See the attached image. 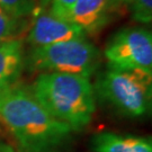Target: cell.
Segmentation results:
<instances>
[{"instance_id": "obj_7", "label": "cell", "mask_w": 152, "mask_h": 152, "mask_svg": "<svg viewBox=\"0 0 152 152\" xmlns=\"http://www.w3.org/2000/svg\"><path fill=\"white\" fill-rule=\"evenodd\" d=\"M115 0H76L69 12V20L81 29L86 36L99 33L108 22L114 9Z\"/></svg>"}, {"instance_id": "obj_14", "label": "cell", "mask_w": 152, "mask_h": 152, "mask_svg": "<svg viewBox=\"0 0 152 152\" xmlns=\"http://www.w3.org/2000/svg\"><path fill=\"white\" fill-rule=\"evenodd\" d=\"M0 152H15V150L5 143H0Z\"/></svg>"}, {"instance_id": "obj_5", "label": "cell", "mask_w": 152, "mask_h": 152, "mask_svg": "<svg viewBox=\"0 0 152 152\" xmlns=\"http://www.w3.org/2000/svg\"><path fill=\"white\" fill-rule=\"evenodd\" d=\"M109 68L152 73V33L143 27H125L115 33L105 51Z\"/></svg>"}, {"instance_id": "obj_3", "label": "cell", "mask_w": 152, "mask_h": 152, "mask_svg": "<svg viewBox=\"0 0 152 152\" xmlns=\"http://www.w3.org/2000/svg\"><path fill=\"white\" fill-rule=\"evenodd\" d=\"M103 102L127 117H141L151 109L152 73L109 68L94 87Z\"/></svg>"}, {"instance_id": "obj_6", "label": "cell", "mask_w": 152, "mask_h": 152, "mask_svg": "<svg viewBox=\"0 0 152 152\" xmlns=\"http://www.w3.org/2000/svg\"><path fill=\"white\" fill-rule=\"evenodd\" d=\"M85 37H87L86 34L72 22L39 6L34 12V22L28 33L27 42L35 49Z\"/></svg>"}, {"instance_id": "obj_9", "label": "cell", "mask_w": 152, "mask_h": 152, "mask_svg": "<svg viewBox=\"0 0 152 152\" xmlns=\"http://www.w3.org/2000/svg\"><path fill=\"white\" fill-rule=\"evenodd\" d=\"M24 68V49L19 39L0 43V95L17 83Z\"/></svg>"}, {"instance_id": "obj_15", "label": "cell", "mask_w": 152, "mask_h": 152, "mask_svg": "<svg viewBox=\"0 0 152 152\" xmlns=\"http://www.w3.org/2000/svg\"><path fill=\"white\" fill-rule=\"evenodd\" d=\"M131 2H132V0H115V4L117 6V8L123 5H130Z\"/></svg>"}, {"instance_id": "obj_8", "label": "cell", "mask_w": 152, "mask_h": 152, "mask_svg": "<svg viewBox=\"0 0 152 152\" xmlns=\"http://www.w3.org/2000/svg\"><path fill=\"white\" fill-rule=\"evenodd\" d=\"M91 147L95 152H152V141L150 137L100 132L92 136Z\"/></svg>"}, {"instance_id": "obj_4", "label": "cell", "mask_w": 152, "mask_h": 152, "mask_svg": "<svg viewBox=\"0 0 152 152\" xmlns=\"http://www.w3.org/2000/svg\"><path fill=\"white\" fill-rule=\"evenodd\" d=\"M100 62L99 50L85 37L32 49L26 65L29 70L41 73L58 72L90 78Z\"/></svg>"}, {"instance_id": "obj_12", "label": "cell", "mask_w": 152, "mask_h": 152, "mask_svg": "<svg viewBox=\"0 0 152 152\" xmlns=\"http://www.w3.org/2000/svg\"><path fill=\"white\" fill-rule=\"evenodd\" d=\"M132 18L140 24H151L152 0H132L130 4Z\"/></svg>"}, {"instance_id": "obj_2", "label": "cell", "mask_w": 152, "mask_h": 152, "mask_svg": "<svg viewBox=\"0 0 152 152\" xmlns=\"http://www.w3.org/2000/svg\"><path fill=\"white\" fill-rule=\"evenodd\" d=\"M32 92L39 104L73 132L90 124L96 110L95 90L90 78L45 72L34 81Z\"/></svg>"}, {"instance_id": "obj_1", "label": "cell", "mask_w": 152, "mask_h": 152, "mask_svg": "<svg viewBox=\"0 0 152 152\" xmlns=\"http://www.w3.org/2000/svg\"><path fill=\"white\" fill-rule=\"evenodd\" d=\"M0 120L23 152H50L73 132L44 108L31 88L18 83L0 95Z\"/></svg>"}, {"instance_id": "obj_13", "label": "cell", "mask_w": 152, "mask_h": 152, "mask_svg": "<svg viewBox=\"0 0 152 152\" xmlns=\"http://www.w3.org/2000/svg\"><path fill=\"white\" fill-rule=\"evenodd\" d=\"M44 5H49L50 10L58 16L69 20V12L76 0H41Z\"/></svg>"}, {"instance_id": "obj_11", "label": "cell", "mask_w": 152, "mask_h": 152, "mask_svg": "<svg viewBox=\"0 0 152 152\" xmlns=\"http://www.w3.org/2000/svg\"><path fill=\"white\" fill-rule=\"evenodd\" d=\"M19 20L0 5V43L15 39L19 31Z\"/></svg>"}, {"instance_id": "obj_10", "label": "cell", "mask_w": 152, "mask_h": 152, "mask_svg": "<svg viewBox=\"0 0 152 152\" xmlns=\"http://www.w3.org/2000/svg\"><path fill=\"white\" fill-rule=\"evenodd\" d=\"M38 0H0V5L17 19L34 15L38 7Z\"/></svg>"}]
</instances>
